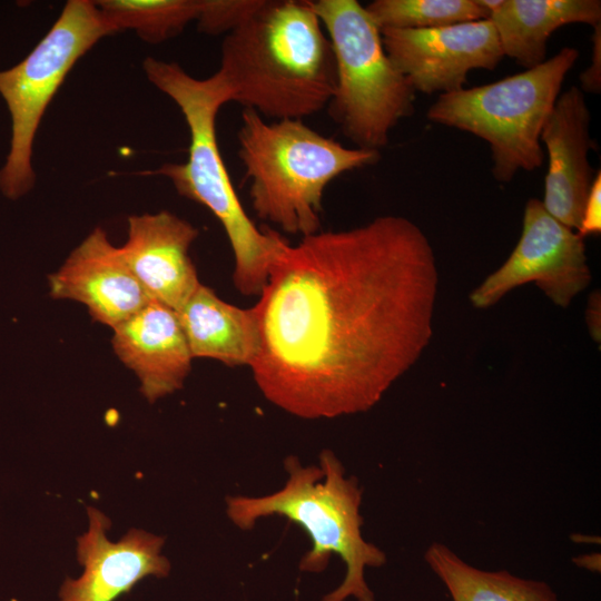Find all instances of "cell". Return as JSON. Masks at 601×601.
I'll list each match as a JSON object with an SVG mask.
<instances>
[{
	"mask_svg": "<svg viewBox=\"0 0 601 601\" xmlns=\"http://www.w3.org/2000/svg\"><path fill=\"white\" fill-rule=\"evenodd\" d=\"M437 284L431 244L405 217L287 240L255 305L258 390L304 420L371 410L428 345Z\"/></svg>",
	"mask_w": 601,
	"mask_h": 601,
	"instance_id": "6da1fadb",
	"label": "cell"
},
{
	"mask_svg": "<svg viewBox=\"0 0 601 601\" xmlns=\"http://www.w3.org/2000/svg\"><path fill=\"white\" fill-rule=\"evenodd\" d=\"M218 71L231 101L276 120L322 111L336 86L332 43L309 0H264L226 35Z\"/></svg>",
	"mask_w": 601,
	"mask_h": 601,
	"instance_id": "7a4b0ae2",
	"label": "cell"
},
{
	"mask_svg": "<svg viewBox=\"0 0 601 601\" xmlns=\"http://www.w3.org/2000/svg\"><path fill=\"white\" fill-rule=\"evenodd\" d=\"M147 79L179 107L190 135L188 158L164 164L146 175L167 177L177 193L205 206L221 224L234 254L233 282L243 295H260L270 267L286 243L272 228H258L247 216L223 160L216 136L219 109L231 101L229 87L217 70L206 79L187 73L178 63L147 57Z\"/></svg>",
	"mask_w": 601,
	"mask_h": 601,
	"instance_id": "3957f363",
	"label": "cell"
},
{
	"mask_svg": "<svg viewBox=\"0 0 601 601\" xmlns=\"http://www.w3.org/2000/svg\"><path fill=\"white\" fill-rule=\"evenodd\" d=\"M318 459V465L305 466L296 456L286 457L288 477L283 487L257 497L228 496L227 516L242 530L253 529L262 518H286L306 532L312 544L299 562L300 571H324L333 554L345 564L342 583L322 601H345L351 597L375 601L365 569L385 564L386 554L362 535L363 491L356 477L346 475L333 451L323 450Z\"/></svg>",
	"mask_w": 601,
	"mask_h": 601,
	"instance_id": "277c9868",
	"label": "cell"
},
{
	"mask_svg": "<svg viewBox=\"0 0 601 601\" xmlns=\"http://www.w3.org/2000/svg\"><path fill=\"white\" fill-rule=\"evenodd\" d=\"M238 157L250 181L253 210L262 220L300 237L321 230L323 195L338 176L380 159V151L348 148L300 119L267 122L244 109Z\"/></svg>",
	"mask_w": 601,
	"mask_h": 601,
	"instance_id": "5b68a950",
	"label": "cell"
},
{
	"mask_svg": "<svg viewBox=\"0 0 601 601\" xmlns=\"http://www.w3.org/2000/svg\"><path fill=\"white\" fill-rule=\"evenodd\" d=\"M579 55L578 49L565 47L531 69L491 83L441 93L426 116L433 122L485 140L492 154L494 178L510 183L520 170L541 167L542 128Z\"/></svg>",
	"mask_w": 601,
	"mask_h": 601,
	"instance_id": "8992f818",
	"label": "cell"
},
{
	"mask_svg": "<svg viewBox=\"0 0 601 601\" xmlns=\"http://www.w3.org/2000/svg\"><path fill=\"white\" fill-rule=\"evenodd\" d=\"M332 43L336 86L327 106L356 148L380 151L414 111L415 90L387 56L380 27L357 0H309Z\"/></svg>",
	"mask_w": 601,
	"mask_h": 601,
	"instance_id": "52a82bcc",
	"label": "cell"
},
{
	"mask_svg": "<svg viewBox=\"0 0 601 601\" xmlns=\"http://www.w3.org/2000/svg\"><path fill=\"white\" fill-rule=\"evenodd\" d=\"M112 33L95 1L69 0L32 51L0 71V95L11 116L10 150L0 169L6 197L14 200L32 189V146L48 105L80 57Z\"/></svg>",
	"mask_w": 601,
	"mask_h": 601,
	"instance_id": "ba28073f",
	"label": "cell"
},
{
	"mask_svg": "<svg viewBox=\"0 0 601 601\" xmlns=\"http://www.w3.org/2000/svg\"><path fill=\"white\" fill-rule=\"evenodd\" d=\"M530 282L563 308L591 282L583 238L551 216L536 198L525 204L521 238L510 257L471 293L470 300L476 308H487Z\"/></svg>",
	"mask_w": 601,
	"mask_h": 601,
	"instance_id": "9c48e42d",
	"label": "cell"
},
{
	"mask_svg": "<svg viewBox=\"0 0 601 601\" xmlns=\"http://www.w3.org/2000/svg\"><path fill=\"white\" fill-rule=\"evenodd\" d=\"M384 49L415 91H457L474 69L493 70L504 57L489 19L428 29H383Z\"/></svg>",
	"mask_w": 601,
	"mask_h": 601,
	"instance_id": "30bf717a",
	"label": "cell"
},
{
	"mask_svg": "<svg viewBox=\"0 0 601 601\" xmlns=\"http://www.w3.org/2000/svg\"><path fill=\"white\" fill-rule=\"evenodd\" d=\"M87 511L89 530L77 546L85 571L78 580L66 579L61 601H114L147 575H168L170 563L160 554L162 538L131 529L120 541L110 542L106 536L110 520L95 508Z\"/></svg>",
	"mask_w": 601,
	"mask_h": 601,
	"instance_id": "8fae6325",
	"label": "cell"
},
{
	"mask_svg": "<svg viewBox=\"0 0 601 601\" xmlns=\"http://www.w3.org/2000/svg\"><path fill=\"white\" fill-rule=\"evenodd\" d=\"M49 295L87 306L91 317L116 327L151 299L126 263L120 247L95 228L48 276Z\"/></svg>",
	"mask_w": 601,
	"mask_h": 601,
	"instance_id": "7c38bea8",
	"label": "cell"
},
{
	"mask_svg": "<svg viewBox=\"0 0 601 601\" xmlns=\"http://www.w3.org/2000/svg\"><path fill=\"white\" fill-rule=\"evenodd\" d=\"M590 121L583 92L571 87L559 95L540 136L549 158L542 204L572 230L580 226L595 176L588 157L592 147Z\"/></svg>",
	"mask_w": 601,
	"mask_h": 601,
	"instance_id": "4fadbf2b",
	"label": "cell"
},
{
	"mask_svg": "<svg viewBox=\"0 0 601 601\" xmlns=\"http://www.w3.org/2000/svg\"><path fill=\"white\" fill-rule=\"evenodd\" d=\"M197 236L196 227L167 210L128 218L120 250L151 300L178 312L199 286L189 256Z\"/></svg>",
	"mask_w": 601,
	"mask_h": 601,
	"instance_id": "5bb4252c",
	"label": "cell"
},
{
	"mask_svg": "<svg viewBox=\"0 0 601 601\" xmlns=\"http://www.w3.org/2000/svg\"><path fill=\"white\" fill-rule=\"evenodd\" d=\"M112 331L116 355L135 372L150 403L183 387L194 357L176 311L150 300Z\"/></svg>",
	"mask_w": 601,
	"mask_h": 601,
	"instance_id": "9a60e30c",
	"label": "cell"
},
{
	"mask_svg": "<svg viewBox=\"0 0 601 601\" xmlns=\"http://www.w3.org/2000/svg\"><path fill=\"white\" fill-rule=\"evenodd\" d=\"M194 358L216 359L227 366H248L260 345L256 307L240 308L201 283L177 312Z\"/></svg>",
	"mask_w": 601,
	"mask_h": 601,
	"instance_id": "2e32d148",
	"label": "cell"
},
{
	"mask_svg": "<svg viewBox=\"0 0 601 601\" xmlns=\"http://www.w3.org/2000/svg\"><path fill=\"white\" fill-rule=\"evenodd\" d=\"M504 56L531 69L546 60V42L560 27L601 23L599 0H503L487 18Z\"/></svg>",
	"mask_w": 601,
	"mask_h": 601,
	"instance_id": "e0dca14e",
	"label": "cell"
},
{
	"mask_svg": "<svg viewBox=\"0 0 601 601\" xmlns=\"http://www.w3.org/2000/svg\"><path fill=\"white\" fill-rule=\"evenodd\" d=\"M424 558L452 601H559L543 581L523 579L504 570L477 569L440 542L432 543Z\"/></svg>",
	"mask_w": 601,
	"mask_h": 601,
	"instance_id": "ac0fdd59",
	"label": "cell"
},
{
	"mask_svg": "<svg viewBox=\"0 0 601 601\" xmlns=\"http://www.w3.org/2000/svg\"><path fill=\"white\" fill-rule=\"evenodd\" d=\"M116 32L134 30L149 43L179 35L196 21L201 0H98L95 1Z\"/></svg>",
	"mask_w": 601,
	"mask_h": 601,
	"instance_id": "d6986e66",
	"label": "cell"
},
{
	"mask_svg": "<svg viewBox=\"0 0 601 601\" xmlns=\"http://www.w3.org/2000/svg\"><path fill=\"white\" fill-rule=\"evenodd\" d=\"M383 29H428L489 18L476 0H374L365 6Z\"/></svg>",
	"mask_w": 601,
	"mask_h": 601,
	"instance_id": "ffe728a7",
	"label": "cell"
},
{
	"mask_svg": "<svg viewBox=\"0 0 601 601\" xmlns=\"http://www.w3.org/2000/svg\"><path fill=\"white\" fill-rule=\"evenodd\" d=\"M264 0H201L197 18L200 32L229 33L250 17Z\"/></svg>",
	"mask_w": 601,
	"mask_h": 601,
	"instance_id": "44dd1931",
	"label": "cell"
},
{
	"mask_svg": "<svg viewBox=\"0 0 601 601\" xmlns=\"http://www.w3.org/2000/svg\"><path fill=\"white\" fill-rule=\"evenodd\" d=\"M601 231V173L598 171L584 205L578 235L582 238Z\"/></svg>",
	"mask_w": 601,
	"mask_h": 601,
	"instance_id": "7402d4cb",
	"label": "cell"
},
{
	"mask_svg": "<svg viewBox=\"0 0 601 601\" xmlns=\"http://www.w3.org/2000/svg\"><path fill=\"white\" fill-rule=\"evenodd\" d=\"M591 65L580 76L584 91L600 93L601 91V23L593 27Z\"/></svg>",
	"mask_w": 601,
	"mask_h": 601,
	"instance_id": "603a6c76",
	"label": "cell"
},
{
	"mask_svg": "<svg viewBox=\"0 0 601 601\" xmlns=\"http://www.w3.org/2000/svg\"><path fill=\"white\" fill-rule=\"evenodd\" d=\"M601 298L600 292H593L588 300L585 319L592 338L600 343L601 339Z\"/></svg>",
	"mask_w": 601,
	"mask_h": 601,
	"instance_id": "cb8c5ba5",
	"label": "cell"
},
{
	"mask_svg": "<svg viewBox=\"0 0 601 601\" xmlns=\"http://www.w3.org/2000/svg\"><path fill=\"white\" fill-rule=\"evenodd\" d=\"M573 562L577 563L578 566H581L585 570L592 571V572H600V556L599 554H592V555H582L579 558L573 559Z\"/></svg>",
	"mask_w": 601,
	"mask_h": 601,
	"instance_id": "d4e9b609",
	"label": "cell"
}]
</instances>
